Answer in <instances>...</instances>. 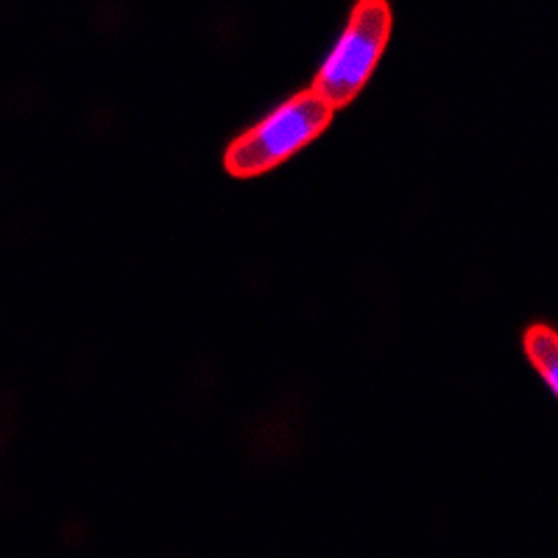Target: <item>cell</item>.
Wrapping results in <instances>:
<instances>
[{
    "label": "cell",
    "instance_id": "1",
    "mask_svg": "<svg viewBox=\"0 0 558 558\" xmlns=\"http://www.w3.org/2000/svg\"><path fill=\"white\" fill-rule=\"evenodd\" d=\"M336 109L307 87L274 109L257 126L243 132L229 143L223 154V168L229 177L254 179L288 162L293 154L307 148L322 137L332 123Z\"/></svg>",
    "mask_w": 558,
    "mask_h": 558
},
{
    "label": "cell",
    "instance_id": "2",
    "mask_svg": "<svg viewBox=\"0 0 558 558\" xmlns=\"http://www.w3.org/2000/svg\"><path fill=\"white\" fill-rule=\"evenodd\" d=\"M388 39H391L388 0H355L341 39L313 78V89L336 112L349 107L375 73Z\"/></svg>",
    "mask_w": 558,
    "mask_h": 558
},
{
    "label": "cell",
    "instance_id": "3",
    "mask_svg": "<svg viewBox=\"0 0 558 558\" xmlns=\"http://www.w3.org/2000/svg\"><path fill=\"white\" fill-rule=\"evenodd\" d=\"M522 349L531 366L558 397V332L547 324H531L522 336Z\"/></svg>",
    "mask_w": 558,
    "mask_h": 558
}]
</instances>
